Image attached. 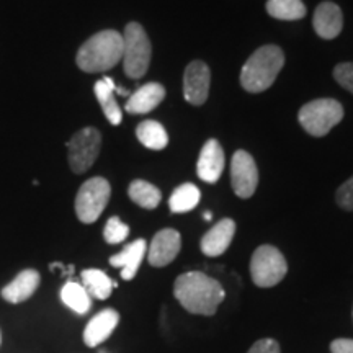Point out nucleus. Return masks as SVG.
Wrapping results in <instances>:
<instances>
[{
  "label": "nucleus",
  "instance_id": "1a4fd4ad",
  "mask_svg": "<svg viewBox=\"0 0 353 353\" xmlns=\"http://www.w3.org/2000/svg\"><path fill=\"white\" fill-rule=\"evenodd\" d=\"M231 185L239 198H250L259 185V169L255 159L247 151L234 152L231 161Z\"/></svg>",
  "mask_w": 353,
  "mask_h": 353
},
{
  "label": "nucleus",
  "instance_id": "a878e982",
  "mask_svg": "<svg viewBox=\"0 0 353 353\" xmlns=\"http://www.w3.org/2000/svg\"><path fill=\"white\" fill-rule=\"evenodd\" d=\"M128 236H130V228L118 216H112L107 221L103 229V237L108 244H121L123 241H126Z\"/></svg>",
  "mask_w": 353,
  "mask_h": 353
},
{
  "label": "nucleus",
  "instance_id": "f3484780",
  "mask_svg": "<svg viewBox=\"0 0 353 353\" xmlns=\"http://www.w3.org/2000/svg\"><path fill=\"white\" fill-rule=\"evenodd\" d=\"M145 250H148V244L144 239H136L131 244H128L121 252L114 254L110 257V265L114 268H121V278L123 280L130 281L138 273L141 262H143Z\"/></svg>",
  "mask_w": 353,
  "mask_h": 353
},
{
  "label": "nucleus",
  "instance_id": "c85d7f7f",
  "mask_svg": "<svg viewBox=\"0 0 353 353\" xmlns=\"http://www.w3.org/2000/svg\"><path fill=\"white\" fill-rule=\"evenodd\" d=\"M247 353H280V343L273 339H260L249 348Z\"/></svg>",
  "mask_w": 353,
  "mask_h": 353
},
{
  "label": "nucleus",
  "instance_id": "412c9836",
  "mask_svg": "<svg viewBox=\"0 0 353 353\" xmlns=\"http://www.w3.org/2000/svg\"><path fill=\"white\" fill-rule=\"evenodd\" d=\"M136 136L144 148L152 149V151H162L169 144V134H167L165 128L154 120L139 123L136 128Z\"/></svg>",
  "mask_w": 353,
  "mask_h": 353
},
{
  "label": "nucleus",
  "instance_id": "f03ea898",
  "mask_svg": "<svg viewBox=\"0 0 353 353\" xmlns=\"http://www.w3.org/2000/svg\"><path fill=\"white\" fill-rule=\"evenodd\" d=\"M123 59V34L114 30L95 33L79 48L76 63L83 72H107Z\"/></svg>",
  "mask_w": 353,
  "mask_h": 353
},
{
  "label": "nucleus",
  "instance_id": "0eeeda50",
  "mask_svg": "<svg viewBox=\"0 0 353 353\" xmlns=\"http://www.w3.org/2000/svg\"><path fill=\"white\" fill-rule=\"evenodd\" d=\"M110 196H112V187L107 179L103 176L88 179L79 188L76 196V214L79 221L83 224L95 223L107 208Z\"/></svg>",
  "mask_w": 353,
  "mask_h": 353
},
{
  "label": "nucleus",
  "instance_id": "7c9ffc66",
  "mask_svg": "<svg viewBox=\"0 0 353 353\" xmlns=\"http://www.w3.org/2000/svg\"><path fill=\"white\" fill-rule=\"evenodd\" d=\"M203 216H205L206 221H211V213H210V211H205V214H203Z\"/></svg>",
  "mask_w": 353,
  "mask_h": 353
},
{
  "label": "nucleus",
  "instance_id": "4be33fe9",
  "mask_svg": "<svg viewBox=\"0 0 353 353\" xmlns=\"http://www.w3.org/2000/svg\"><path fill=\"white\" fill-rule=\"evenodd\" d=\"M201 200V192L196 185L193 183H183L174 190L170 195L169 208L172 213L183 214L188 211L195 210L196 205Z\"/></svg>",
  "mask_w": 353,
  "mask_h": 353
},
{
  "label": "nucleus",
  "instance_id": "6e6552de",
  "mask_svg": "<svg viewBox=\"0 0 353 353\" xmlns=\"http://www.w3.org/2000/svg\"><path fill=\"white\" fill-rule=\"evenodd\" d=\"M101 148V134L99 130L88 126L77 131L68 143L69 165L74 174H83L95 164Z\"/></svg>",
  "mask_w": 353,
  "mask_h": 353
},
{
  "label": "nucleus",
  "instance_id": "2eb2a0df",
  "mask_svg": "<svg viewBox=\"0 0 353 353\" xmlns=\"http://www.w3.org/2000/svg\"><path fill=\"white\" fill-rule=\"evenodd\" d=\"M118 324H120V314L114 309H103L88 321L83 330V342L90 348L99 347L113 334Z\"/></svg>",
  "mask_w": 353,
  "mask_h": 353
},
{
  "label": "nucleus",
  "instance_id": "aec40b11",
  "mask_svg": "<svg viewBox=\"0 0 353 353\" xmlns=\"http://www.w3.org/2000/svg\"><path fill=\"white\" fill-rule=\"evenodd\" d=\"M82 286L95 299H108L117 283L110 278L107 273L99 270V268H87L81 273Z\"/></svg>",
  "mask_w": 353,
  "mask_h": 353
},
{
  "label": "nucleus",
  "instance_id": "6ab92c4d",
  "mask_svg": "<svg viewBox=\"0 0 353 353\" xmlns=\"http://www.w3.org/2000/svg\"><path fill=\"white\" fill-rule=\"evenodd\" d=\"M114 85L112 77H103L101 81L95 83L94 92L97 100H99L101 110H103L105 118L112 123L113 126H118L123 120V113L120 105H118L117 97H114Z\"/></svg>",
  "mask_w": 353,
  "mask_h": 353
},
{
  "label": "nucleus",
  "instance_id": "5701e85b",
  "mask_svg": "<svg viewBox=\"0 0 353 353\" xmlns=\"http://www.w3.org/2000/svg\"><path fill=\"white\" fill-rule=\"evenodd\" d=\"M61 301L69 309H72L76 314H87L92 307V298L81 283L76 281H68L61 290Z\"/></svg>",
  "mask_w": 353,
  "mask_h": 353
},
{
  "label": "nucleus",
  "instance_id": "dca6fc26",
  "mask_svg": "<svg viewBox=\"0 0 353 353\" xmlns=\"http://www.w3.org/2000/svg\"><path fill=\"white\" fill-rule=\"evenodd\" d=\"M165 99V88L162 83L149 82L141 85L126 101L125 110L131 114H144L156 110Z\"/></svg>",
  "mask_w": 353,
  "mask_h": 353
},
{
  "label": "nucleus",
  "instance_id": "39448f33",
  "mask_svg": "<svg viewBox=\"0 0 353 353\" xmlns=\"http://www.w3.org/2000/svg\"><path fill=\"white\" fill-rule=\"evenodd\" d=\"M343 114L345 112L341 101L334 99H316L303 105L298 113V120L307 134L322 138L343 120Z\"/></svg>",
  "mask_w": 353,
  "mask_h": 353
},
{
  "label": "nucleus",
  "instance_id": "c756f323",
  "mask_svg": "<svg viewBox=\"0 0 353 353\" xmlns=\"http://www.w3.org/2000/svg\"><path fill=\"white\" fill-rule=\"evenodd\" d=\"M330 352L332 353H353V341L352 339H337L330 343Z\"/></svg>",
  "mask_w": 353,
  "mask_h": 353
},
{
  "label": "nucleus",
  "instance_id": "4468645a",
  "mask_svg": "<svg viewBox=\"0 0 353 353\" xmlns=\"http://www.w3.org/2000/svg\"><path fill=\"white\" fill-rule=\"evenodd\" d=\"M234 234H236V223L229 218L221 219L203 236L200 242L201 252L206 257H219L229 249Z\"/></svg>",
  "mask_w": 353,
  "mask_h": 353
},
{
  "label": "nucleus",
  "instance_id": "423d86ee",
  "mask_svg": "<svg viewBox=\"0 0 353 353\" xmlns=\"http://www.w3.org/2000/svg\"><path fill=\"white\" fill-rule=\"evenodd\" d=\"M288 273V263L283 254L273 245H260L250 259V276L259 288H272Z\"/></svg>",
  "mask_w": 353,
  "mask_h": 353
},
{
  "label": "nucleus",
  "instance_id": "20e7f679",
  "mask_svg": "<svg viewBox=\"0 0 353 353\" xmlns=\"http://www.w3.org/2000/svg\"><path fill=\"white\" fill-rule=\"evenodd\" d=\"M152 46L148 33L138 21L126 25L123 33V68L128 77L141 79L151 64Z\"/></svg>",
  "mask_w": 353,
  "mask_h": 353
},
{
  "label": "nucleus",
  "instance_id": "f8f14e48",
  "mask_svg": "<svg viewBox=\"0 0 353 353\" xmlns=\"http://www.w3.org/2000/svg\"><path fill=\"white\" fill-rule=\"evenodd\" d=\"M224 170V151L218 139H208L198 157L196 174L203 182L216 183Z\"/></svg>",
  "mask_w": 353,
  "mask_h": 353
},
{
  "label": "nucleus",
  "instance_id": "cd10ccee",
  "mask_svg": "<svg viewBox=\"0 0 353 353\" xmlns=\"http://www.w3.org/2000/svg\"><path fill=\"white\" fill-rule=\"evenodd\" d=\"M335 201L345 211H353V175L343 182L335 193Z\"/></svg>",
  "mask_w": 353,
  "mask_h": 353
},
{
  "label": "nucleus",
  "instance_id": "bb28decb",
  "mask_svg": "<svg viewBox=\"0 0 353 353\" xmlns=\"http://www.w3.org/2000/svg\"><path fill=\"white\" fill-rule=\"evenodd\" d=\"M334 79L341 87L353 95V63L337 64L334 69Z\"/></svg>",
  "mask_w": 353,
  "mask_h": 353
},
{
  "label": "nucleus",
  "instance_id": "2f4dec72",
  "mask_svg": "<svg viewBox=\"0 0 353 353\" xmlns=\"http://www.w3.org/2000/svg\"><path fill=\"white\" fill-rule=\"evenodd\" d=\"M0 343H2V339H0Z\"/></svg>",
  "mask_w": 353,
  "mask_h": 353
},
{
  "label": "nucleus",
  "instance_id": "7ed1b4c3",
  "mask_svg": "<svg viewBox=\"0 0 353 353\" xmlns=\"http://www.w3.org/2000/svg\"><path fill=\"white\" fill-rule=\"evenodd\" d=\"M285 65V54L276 44L259 48L241 70V85L250 94H260L273 85Z\"/></svg>",
  "mask_w": 353,
  "mask_h": 353
},
{
  "label": "nucleus",
  "instance_id": "b1692460",
  "mask_svg": "<svg viewBox=\"0 0 353 353\" xmlns=\"http://www.w3.org/2000/svg\"><path fill=\"white\" fill-rule=\"evenodd\" d=\"M128 195H130L136 205L144 210L157 208L162 198L161 190L156 185L145 182V180H134V182H131L130 188H128Z\"/></svg>",
  "mask_w": 353,
  "mask_h": 353
},
{
  "label": "nucleus",
  "instance_id": "f257e3e1",
  "mask_svg": "<svg viewBox=\"0 0 353 353\" xmlns=\"http://www.w3.org/2000/svg\"><path fill=\"white\" fill-rule=\"evenodd\" d=\"M174 296L192 314L214 316L226 293L223 285L206 273L187 272L175 280Z\"/></svg>",
  "mask_w": 353,
  "mask_h": 353
},
{
  "label": "nucleus",
  "instance_id": "a211bd4d",
  "mask_svg": "<svg viewBox=\"0 0 353 353\" xmlns=\"http://www.w3.org/2000/svg\"><path fill=\"white\" fill-rule=\"evenodd\" d=\"M39 283H41V276L33 268H26V270L20 272L13 281H10L6 288L2 290V298L7 303L19 304L30 299L38 290Z\"/></svg>",
  "mask_w": 353,
  "mask_h": 353
},
{
  "label": "nucleus",
  "instance_id": "9b49d317",
  "mask_svg": "<svg viewBox=\"0 0 353 353\" xmlns=\"http://www.w3.org/2000/svg\"><path fill=\"white\" fill-rule=\"evenodd\" d=\"M182 249V237L180 232L175 229H162L159 231L149 245L148 260L152 267H167V265L174 262Z\"/></svg>",
  "mask_w": 353,
  "mask_h": 353
},
{
  "label": "nucleus",
  "instance_id": "9d476101",
  "mask_svg": "<svg viewBox=\"0 0 353 353\" xmlns=\"http://www.w3.org/2000/svg\"><path fill=\"white\" fill-rule=\"evenodd\" d=\"M211 70L203 61H192L183 74V97L188 103L201 107L210 95Z\"/></svg>",
  "mask_w": 353,
  "mask_h": 353
},
{
  "label": "nucleus",
  "instance_id": "ddd939ff",
  "mask_svg": "<svg viewBox=\"0 0 353 353\" xmlns=\"http://www.w3.org/2000/svg\"><path fill=\"white\" fill-rule=\"evenodd\" d=\"M312 26L317 37L322 39H334L343 30L342 8L334 2H322L317 6L312 17Z\"/></svg>",
  "mask_w": 353,
  "mask_h": 353
},
{
  "label": "nucleus",
  "instance_id": "393cba45",
  "mask_svg": "<svg viewBox=\"0 0 353 353\" xmlns=\"http://www.w3.org/2000/svg\"><path fill=\"white\" fill-rule=\"evenodd\" d=\"M265 8L273 19L285 21L301 20L307 12L303 0H268Z\"/></svg>",
  "mask_w": 353,
  "mask_h": 353
}]
</instances>
